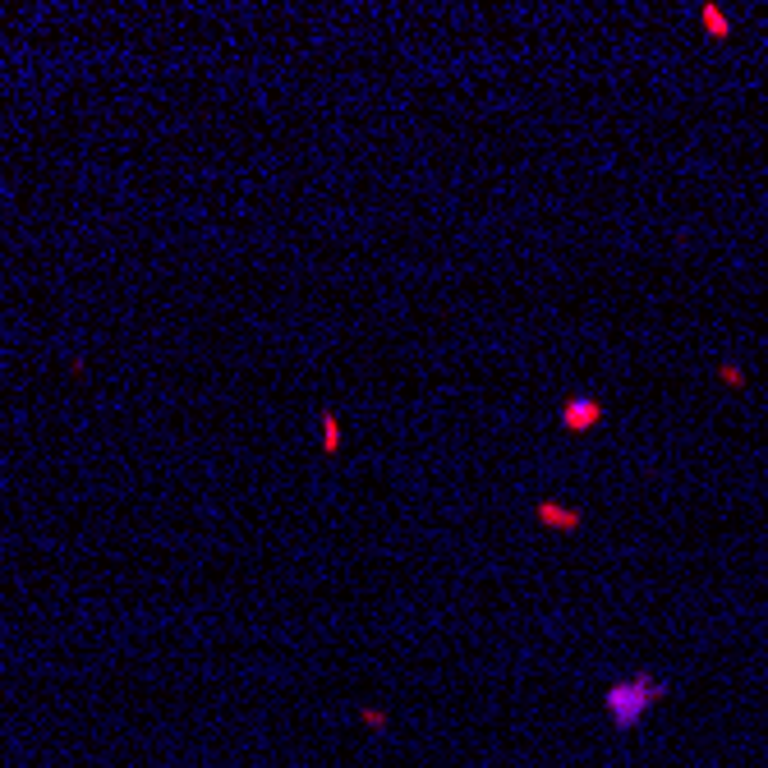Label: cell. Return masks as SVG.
<instances>
[{
  "mask_svg": "<svg viewBox=\"0 0 768 768\" xmlns=\"http://www.w3.org/2000/svg\"><path fill=\"white\" fill-rule=\"evenodd\" d=\"M667 695V677H654V672H640V677H626V681H612L608 690H603V709H608V718L631 732L640 727V718L654 709L658 700Z\"/></svg>",
  "mask_w": 768,
  "mask_h": 768,
  "instance_id": "obj_1",
  "label": "cell"
},
{
  "mask_svg": "<svg viewBox=\"0 0 768 768\" xmlns=\"http://www.w3.org/2000/svg\"><path fill=\"white\" fill-rule=\"evenodd\" d=\"M603 414H608V410H603V401H598V396H585V391H580V396H571V401L562 405V414H557V424H562L566 433H589V428H598V424H603Z\"/></svg>",
  "mask_w": 768,
  "mask_h": 768,
  "instance_id": "obj_2",
  "label": "cell"
},
{
  "mask_svg": "<svg viewBox=\"0 0 768 768\" xmlns=\"http://www.w3.org/2000/svg\"><path fill=\"white\" fill-rule=\"evenodd\" d=\"M534 520L543 529H557V534H571V529L585 525V516H580L575 506H562V502H534Z\"/></svg>",
  "mask_w": 768,
  "mask_h": 768,
  "instance_id": "obj_3",
  "label": "cell"
},
{
  "mask_svg": "<svg viewBox=\"0 0 768 768\" xmlns=\"http://www.w3.org/2000/svg\"><path fill=\"white\" fill-rule=\"evenodd\" d=\"M318 433H322V451L336 456L341 451V414L336 410H322L318 414Z\"/></svg>",
  "mask_w": 768,
  "mask_h": 768,
  "instance_id": "obj_4",
  "label": "cell"
},
{
  "mask_svg": "<svg viewBox=\"0 0 768 768\" xmlns=\"http://www.w3.org/2000/svg\"><path fill=\"white\" fill-rule=\"evenodd\" d=\"M700 28H704L709 37H718V42H727V37H732V19L718 10V5H704V10H700Z\"/></svg>",
  "mask_w": 768,
  "mask_h": 768,
  "instance_id": "obj_5",
  "label": "cell"
},
{
  "mask_svg": "<svg viewBox=\"0 0 768 768\" xmlns=\"http://www.w3.org/2000/svg\"><path fill=\"white\" fill-rule=\"evenodd\" d=\"M718 378H723L727 387H746V368L732 364V359H723V364H718Z\"/></svg>",
  "mask_w": 768,
  "mask_h": 768,
  "instance_id": "obj_6",
  "label": "cell"
},
{
  "mask_svg": "<svg viewBox=\"0 0 768 768\" xmlns=\"http://www.w3.org/2000/svg\"><path fill=\"white\" fill-rule=\"evenodd\" d=\"M364 723L368 727H387V713L382 709H364Z\"/></svg>",
  "mask_w": 768,
  "mask_h": 768,
  "instance_id": "obj_7",
  "label": "cell"
}]
</instances>
